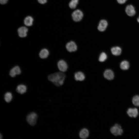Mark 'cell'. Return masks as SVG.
<instances>
[{"label": "cell", "instance_id": "obj_1", "mask_svg": "<svg viewBox=\"0 0 139 139\" xmlns=\"http://www.w3.org/2000/svg\"><path fill=\"white\" fill-rule=\"evenodd\" d=\"M65 78V75L63 72H57L50 74L48 76V80L55 85H62Z\"/></svg>", "mask_w": 139, "mask_h": 139}, {"label": "cell", "instance_id": "obj_22", "mask_svg": "<svg viewBox=\"0 0 139 139\" xmlns=\"http://www.w3.org/2000/svg\"><path fill=\"white\" fill-rule=\"evenodd\" d=\"M132 102L133 104L135 106H139V95H136L133 98Z\"/></svg>", "mask_w": 139, "mask_h": 139}, {"label": "cell", "instance_id": "obj_20", "mask_svg": "<svg viewBox=\"0 0 139 139\" xmlns=\"http://www.w3.org/2000/svg\"><path fill=\"white\" fill-rule=\"evenodd\" d=\"M13 98L12 93L10 92H7L5 94L4 99L6 102L9 103L12 100Z\"/></svg>", "mask_w": 139, "mask_h": 139}, {"label": "cell", "instance_id": "obj_8", "mask_svg": "<svg viewBox=\"0 0 139 139\" xmlns=\"http://www.w3.org/2000/svg\"><path fill=\"white\" fill-rule=\"evenodd\" d=\"M66 47L67 50L70 52L76 51L77 48L76 44L72 41L68 42L66 45Z\"/></svg>", "mask_w": 139, "mask_h": 139}, {"label": "cell", "instance_id": "obj_19", "mask_svg": "<svg viewBox=\"0 0 139 139\" xmlns=\"http://www.w3.org/2000/svg\"><path fill=\"white\" fill-rule=\"evenodd\" d=\"M120 67L121 69L125 70L128 69L129 67V64L127 60L122 61L120 63Z\"/></svg>", "mask_w": 139, "mask_h": 139}, {"label": "cell", "instance_id": "obj_18", "mask_svg": "<svg viewBox=\"0 0 139 139\" xmlns=\"http://www.w3.org/2000/svg\"><path fill=\"white\" fill-rule=\"evenodd\" d=\"M33 19L30 16H28L25 18L24 22V24L27 26H30L33 24Z\"/></svg>", "mask_w": 139, "mask_h": 139}, {"label": "cell", "instance_id": "obj_28", "mask_svg": "<svg viewBox=\"0 0 139 139\" xmlns=\"http://www.w3.org/2000/svg\"><path fill=\"white\" fill-rule=\"evenodd\" d=\"M0 139H1L2 138V134H0Z\"/></svg>", "mask_w": 139, "mask_h": 139}, {"label": "cell", "instance_id": "obj_15", "mask_svg": "<svg viewBox=\"0 0 139 139\" xmlns=\"http://www.w3.org/2000/svg\"><path fill=\"white\" fill-rule=\"evenodd\" d=\"M27 89V87L25 85L23 84H20L17 86L16 91L18 93L23 94L26 92Z\"/></svg>", "mask_w": 139, "mask_h": 139}, {"label": "cell", "instance_id": "obj_24", "mask_svg": "<svg viewBox=\"0 0 139 139\" xmlns=\"http://www.w3.org/2000/svg\"><path fill=\"white\" fill-rule=\"evenodd\" d=\"M127 0H117L118 3L120 4H123L125 3Z\"/></svg>", "mask_w": 139, "mask_h": 139}, {"label": "cell", "instance_id": "obj_6", "mask_svg": "<svg viewBox=\"0 0 139 139\" xmlns=\"http://www.w3.org/2000/svg\"><path fill=\"white\" fill-rule=\"evenodd\" d=\"M57 66L59 70L62 72L66 71L68 68L66 63L64 60H60L57 63Z\"/></svg>", "mask_w": 139, "mask_h": 139}, {"label": "cell", "instance_id": "obj_13", "mask_svg": "<svg viewBox=\"0 0 139 139\" xmlns=\"http://www.w3.org/2000/svg\"><path fill=\"white\" fill-rule=\"evenodd\" d=\"M49 54V51L46 48H44L41 49L39 53V57L41 59H45L48 57Z\"/></svg>", "mask_w": 139, "mask_h": 139}, {"label": "cell", "instance_id": "obj_10", "mask_svg": "<svg viewBox=\"0 0 139 139\" xmlns=\"http://www.w3.org/2000/svg\"><path fill=\"white\" fill-rule=\"evenodd\" d=\"M28 31V28L25 27H22L18 30V32L19 36L21 38H24L27 35Z\"/></svg>", "mask_w": 139, "mask_h": 139}, {"label": "cell", "instance_id": "obj_3", "mask_svg": "<svg viewBox=\"0 0 139 139\" xmlns=\"http://www.w3.org/2000/svg\"><path fill=\"white\" fill-rule=\"evenodd\" d=\"M111 133L115 136L121 135L123 130L121 127L118 124H116L110 129Z\"/></svg>", "mask_w": 139, "mask_h": 139}, {"label": "cell", "instance_id": "obj_2", "mask_svg": "<svg viewBox=\"0 0 139 139\" xmlns=\"http://www.w3.org/2000/svg\"><path fill=\"white\" fill-rule=\"evenodd\" d=\"M38 116L34 112H32L29 114L27 117V120L31 125H34L37 122Z\"/></svg>", "mask_w": 139, "mask_h": 139}, {"label": "cell", "instance_id": "obj_12", "mask_svg": "<svg viewBox=\"0 0 139 139\" xmlns=\"http://www.w3.org/2000/svg\"><path fill=\"white\" fill-rule=\"evenodd\" d=\"M127 113L128 116L131 117L136 118L138 115V109L136 108L128 109Z\"/></svg>", "mask_w": 139, "mask_h": 139}, {"label": "cell", "instance_id": "obj_17", "mask_svg": "<svg viewBox=\"0 0 139 139\" xmlns=\"http://www.w3.org/2000/svg\"><path fill=\"white\" fill-rule=\"evenodd\" d=\"M74 78L76 81H82L84 80L85 76L82 72H78L75 74Z\"/></svg>", "mask_w": 139, "mask_h": 139}, {"label": "cell", "instance_id": "obj_4", "mask_svg": "<svg viewBox=\"0 0 139 139\" xmlns=\"http://www.w3.org/2000/svg\"><path fill=\"white\" fill-rule=\"evenodd\" d=\"M73 20L76 22L80 21L82 19L83 14L82 12L80 10L74 11L72 15Z\"/></svg>", "mask_w": 139, "mask_h": 139}, {"label": "cell", "instance_id": "obj_23", "mask_svg": "<svg viewBox=\"0 0 139 139\" xmlns=\"http://www.w3.org/2000/svg\"><path fill=\"white\" fill-rule=\"evenodd\" d=\"M107 58V55L105 52H102L100 55L99 58V61L101 62L105 61Z\"/></svg>", "mask_w": 139, "mask_h": 139}, {"label": "cell", "instance_id": "obj_11", "mask_svg": "<svg viewBox=\"0 0 139 139\" xmlns=\"http://www.w3.org/2000/svg\"><path fill=\"white\" fill-rule=\"evenodd\" d=\"M104 77L108 80H111L113 79L114 77L113 71L110 69H107L103 73Z\"/></svg>", "mask_w": 139, "mask_h": 139}, {"label": "cell", "instance_id": "obj_16", "mask_svg": "<svg viewBox=\"0 0 139 139\" xmlns=\"http://www.w3.org/2000/svg\"><path fill=\"white\" fill-rule=\"evenodd\" d=\"M111 50L112 54L116 56L120 55L121 54L122 51L121 48L118 46L112 47L111 48Z\"/></svg>", "mask_w": 139, "mask_h": 139}, {"label": "cell", "instance_id": "obj_9", "mask_svg": "<svg viewBox=\"0 0 139 139\" xmlns=\"http://www.w3.org/2000/svg\"><path fill=\"white\" fill-rule=\"evenodd\" d=\"M108 25V22L106 20H102L99 22L98 27V29L100 31H104L106 29Z\"/></svg>", "mask_w": 139, "mask_h": 139}, {"label": "cell", "instance_id": "obj_5", "mask_svg": "<svg viewBox=\"0 0 139 139\" xmlns=\"http://www.w3.org/2000/svg\"><path fill=\"white\" fill-rule=\"evenodd\" d=\"M21 70L20 67L18 66H16L10 70L9 72V75L12 77H14L16 75L21 74Z\"/></svg>", "mask_w": 139, "mask_h": 139}, {"label": "cell", "instance_id": "obj_14", "mask_svg": "<svg viewBox=\"0 0 139 139\" xmlns=\"http://www.w3.org/2000/svg\"><path fill=\"white\" fill-rule=\"evenodd\" d=\"M89 132L88 129L86 128H83L82 129L79 133L80 137L82 139H85L89 136Z\"/></svg>", "mask_w": 139, "mask_h": 139}, {"label": "cell", "instance_id": "obj_26", "mask_svg": "<svg viewBox=\"0 0 139 139\" xmlns=\"http://www.w3.org/2000/svg\"><path fill=\"white\" fill-rule=\"evenodd\" d=\"M8 0H0V3L2 4H6Z\"/></svg>", "mask_w": 139, "mask_h": 139}, {"label": "cell", "instance_id": "obj_27", "mask_svg": "<svg viewBox=\"0 0 139 139\" xmlns=\"http://www.w3.org/2000/svg\"><path fill=\"white\" fill-rule=\"evenodd\" d=\"M137 21L139 23V16L137 19Z\"/></svg>", "mask_w": 139, "mask_h": 139}, {"label": "cell", "instance_id": "obj_21", "mask_svg": "<svg viewBox=\"0 0 139 139\" xmlns=\"http://www.w3.org/2000/svg\"><path fill=\"white\" fill-rule=\"evenodd\" d=\"M79 0H71L69 4L70 7L72 9L76 8L78 3Z\"/></svg>", "mask_w": 139, "mask_h": 139}, {"label": "cell", "instance_id": "obj_7", "mask_svg": "<svg viewBox=\"0 0 139 139\" xmlns=\"http://www.w3.org/2000/svg\"><path fill=\"white\" fill-rule=\"evenodd\" d=\"M125 11L127 15L130 16H134L136 13L134 7L131 5H128L126 6Z\"/></svg>", "mask_w": 139, "mask_h": 139}, {"label": "cell", "instance_id": "obj_25", "mask_svg": "<svg viewBox=\"0 0 139 139\" xmlns=\"http://www.w3.org/2000/svg\"><path fill=\"white\" fill-rule=\"evenodd\" d=\"M38 2L41 4H44L46 3L47 0H37Z\"/></svg>", "mask_w": 139, "mask_h": 139}]
</instances>
